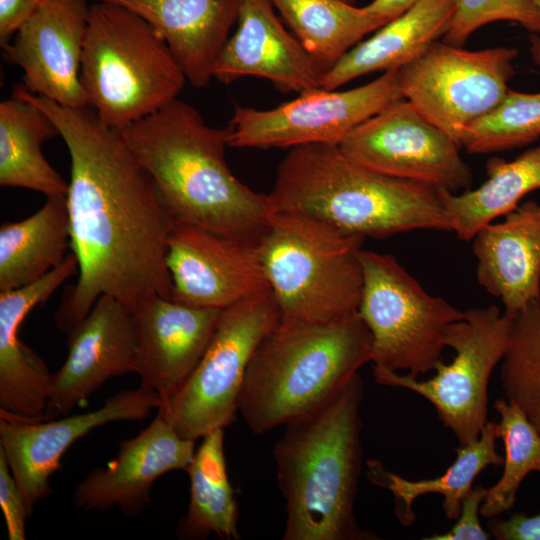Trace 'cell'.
Listing matches in <instances>:
<instances>
[{"label":"cell","instance_id":"cell-15","mask_svg":"<svg viewBox=\"0 0 540 540\" xmlns=\"http://www.w3.org/2000/svg\"><path fill=\"white\" fill-rule=\"evenodd\" d=\"M160 396L143 386L107 398L96 410L57 420L28 421L0 416V450L7 459L30 514L53 490L50 477L68 448L91 430L117 421H140L161 406Z\"/></svg>","mask_w":540,"mask_h":540},{"label":"cell","instance_id":"cell-6","mask_svg":"<svg viewBox=\"0 0 540 540\" xmlns=\"http://www.w3.org/2000/svg\"><path fill=\"white\" fill-rule=\"evenodd\" d=\"M187 81L166 42L141 16L122 6H90L80 82L90 106L122 130L178 98Z\"/></svg>","mask_w":540,"mask_h":540},{"label":"cell","instance_id":"cell-10","mask_svg":"<svg viewBox=\"0 0 540 540\" xmlns=\"http://www.w3.org/2000/svg\"><path fill=\"white\" fill-rule=\"evenodd\" d=\"M512 324L513 316L495 305L468 309L446 329L445 345L455 351L452 362H439L432 378L419 381L409 374L373 366L374 379L424 397L459 445H467L478 440L488 422L489 379L507 351Z\"/></svg>","mask_w":540,"mask_h":540},{"label":"cell","instance_id":"cell-17","mask_svg":"<svg viewBox=\"0 0 540 540\" xmlns=\"http://www.w3.org/2000/svg\"><path fill=\"white\" fill-rule=\"evenodd\" d=\"M67 334V357L51 376L45 420L67 415L109 379L136 372L132 311L115 297L102 295Z\"/></svg>","mask_w":540,"mask_h":540},{"label":"cell","instance_id":"cell-3","mask_svg":"<svg viewBox=\"0 0 540 540\" xmlns=\"http://www.w3.org/2000/svg\"><path fill=\"white\" fill-rule=\"evenodd\" d=\"M360 375L313 411L287 423L275 443L285 500L284 540H375L361 529L354 501L361 472Z\"/></svg>","mask_w":540,"mask_h":540},{"label":"cell","instance_id":"cell-41","mask_svg":"<svg viewBox=\"0 0 540 540\" xmlns=\"http://www.w3.org/2000/svg\"><path fill=\"white\" fill-rule=\"evenodd\" d=\"M343 1H345L347 3H350V4H354L356 0H343Z\"/></svg>","mask_w":540,"mask_h":540},{"label":"cell","instance_id":"cell-7","mask_svg":"<svg viewBox=\"0 0 540 540\" xmlns=\"http://www.w3.org/2000/svg\"><path fill=\"white\" fill-rule=\"evenodd\" d=\"M363 242L310 216L274 211L258 246L281 318L329 322L357 313Z\"/></svg>","mask_w":540,"mask_h":540},{"label":"cell","instance_id":"cell-30","mask_svg":"<svg viewBox=\"0 0 540 540\" xmlns=\"http://www.w3.org/2000/svg\"><path fill=\"white\" fill-rule=\"evenodd\" d=\"M292 34L327 72L367 34L387 22L343 0H272Z\"/></svg>","mask_w":540,"mask_h":540},{"label":"cell","instance_id":"cell-1","mask_svg":"<svg viewBox=\"0 0 540 540\" xmlns=\"http://www.w3.org/2000/svg\"><path fill=\"white\" fill-rule=\"evenodd\" d=\"M13 94L50 117L71 158L66 201L79 273L55 313L58 329L70 331L102 295L131 311L152 295L171 298L167 252L174 217L121 132L90 106L65 107L23 85Z\"/></svg>","mask_w":540,"mask_h":540},{"label":"cell","instance_id":"cell-32","mask_svg":"<svg viewBox=\"0 0 540 540\" xmlns=\"http://www.w3.org/2000/svg\"><path fill=\"white\" fill-rule=\"evenodd\" d=\"M501 386L505 398L519 406L540 432V301L513 316Z\"/></svg>","mask_w":540,"mask_h":540},{"label":"cell","instance_id":"cell-34","mask_svg":"<svg viewBox=\"0 0 540 540\" xmlns=\"http://www.w3.org/2000/svg\"><path fill=\"white\" fill-rule=\"evenodd\" d=\"M451 25L443 41L463 47L470 36L486 24L512 21L530 32L540 33V11L532 0H454Z\"/></svg>","mask_w":540,"mask_h":540},{"label":"cell","instance_id":"cell-36","mask_svg":"<svg viewBox=\"0 0 540 540\" xmlns=\"http://www.w3.org/2000/svg\"><path fill=\"white\" fill-rule=\"evenodd\" d=\"M488 488L473 487L461 502V511L455 525L444 534H434L425 540H488L491 533L485 531L479 522L480 508Z\"/></svg>","mask_w":540,"mask_h":540},{"label":"cell","instance_id":"cell-16","mask_svg":"<svg viewBox=\"0 0 540 540\" xmlns=\"http://www.w3.org/2000/svg\"><path fill=\"white\" fill-rule=\"evenodd\" d=\"M89 13L87 0H44L2 46L5 59L23 69L27 91L65 107L88 106L80 71Z\"/></svg>","mask_w":540,"mask_h":540},{"label":"cell","instance_id":"cell-21","mask_svg":"<svg viewBox=\"0 0 540 540\" xmlns=\"http://www.w3.org/2000/svg\"><path fill=\"white\" fill-rule=\"evenodd\" d=\"M78 273V260L70 253L38 281L0 291V416L45 420L52 374L44 360L22 342L20 327L35 306Z\"/></svg>","mask_w":540,"mask_h":540},{"label":"cell","instance_id":"cell-14","mask_svg":"<svg viewBox=\"0 0 540 540\" xmlns=\"http://www.w3.org/2000/svg\"><path fill=\"white\" fill-rule=\"evenodd\" d=\"M258 245L174 219L167 252L171 299L225 309L271 290Z\"/></svg>","mask_w":540,"mask_h":540},{"label":"cell","instance_id":"cell-12","mask_svg":"<svg viewBox=\"0 0 540 540\" xmlns=\"http://www.w3.org/2000/svg\"><path fill=\"white\" fill-rule=\"evenodd\" d=\"M403 99L398 70H392L349 90L306 91L271 109L237 105L228 124L229 146L269 149L339 145L358 125Z\"/></svg>","mask_w":540,"mask_h":540},{"label":"cell","instance_id":"cell-38","mask_svg":"<svg viewBox=\"0 0 540 540\" xmlns=\"http://www.w3.org/2000/svg\"><path fill=\"white\" fill-rule=\"evenodd\" d=\"M44 0H0V43H9Z\"/></svg>","mask_w":540,"mask_h":540},{"label":"cell","instance_id":"cell-23","mask_svg":"<svg viewBox=\"0 0 540 540\" xmlns=\"http://www.w3.org/2000/svg\"><path fill=\"white\" fill-rule=\"evenodd\" d=\"M145 19L168 45L194 88L214 78L216 62L237 22L239 0H94Z\"/></svg>","mask_w":540,"mask_h":540},{"label":"cell","instance_id":"cell-22","mask_svg":"<svg viewBox=\"0 0 540 540\" xmlns=\"http://www.w3.org/2000/svg\"><path fill=\"white\" fill-rule=\"evenodd\" d=\"M476 278L515 316L540 301V204L520 203L501 222H490L473 237Z\"/></svg>","mask_w":540,"mask_h":540},{"label":"cell","instance_id":"cell-28","mask_svg":"<svg viewBox=\"0 0 540 540\" xmlns=\"http://www.w3.org/2000/svg\"><path fill=\"white\" fill-rule=\"evenodd\" d=\"M499 438L498 423L488 421L478 440L455 448L456 460L440 477L419 481L406 480L398 474L387 471L374 459L367 461L368 478L379 486L389 489L395 499V513L404 526H410L416 520L412 510L413 502L428 493L443 495V511L448 520H457L463 498L473 488L472 484L488 466H501L504 457L496 451Z\"/></svg>","mask_w":540,"mask_h":540},{"label":"cell","instance_id":"cell-13","mask_svg":"<svg viewBox=\"0 0 540 540\" xmlns=\"http://www.w3.org/2000/svg\"><path fill=\"white\" fill-rule=\"evenodd\" d=\"M339 147L370 169L439 190L459 193L473 182L460 145L405 99L358 125Z\"/></svg>","mask_w":540,"mask_h":540},{"label":"cell","instance_id":"cell-33","mask_svg":"<svg viewBox=\"0 0 540 540\" xmlns=\"http://www.w3.org/2000/svg\"><path fill=\"white\" fill-rule=\"evenodd\" d=\"M540 138V92L509 89L490 112L463 132L460 147L469 154H488L522 147Z\"/></svg>","mask_w":540,"mask_h":540},{"label":"cell","instance_id":"cell-11","mask_svg":"<svg viewBox=\"0 0 540 540\" xmlns=\"http://www.w3.org/2000/svg\"><path fill=\"white\" fill-rule=\"evenodd\" d=\"M518 54L510 47L469 51L436 41L398 69L404 99L460 145L465 129L509 91Z\"/></svg>","mask_w":540,"mask_h":540},{"label":"cell","instance_id":"cell-35","mask_svg":"<svg viewBox=\"0 0 540 540\" xmlns=\"http://www.w3.org/2000/svg\"><path fill=\"white\" fill-rule=\"evenodd\" d=\"M0 506L9 540H25L26 521L31 514L2 450H0Z\"/></svg>","mask_w":540,"mask_h":540},{"label":"cell","instance_id":"cell-8","mask_svg":"<svg viewBox=\"0 0 540 540\" xmlns=\"http://www.w3.org/2000/svg\"><path fill=\"white\" fill-rule=\"evenodd\" d=\"M358 313L372 335L373 366L418 378L443 361L447 327L464 311L430 295L392 254L361 250Z\"/></svg>","mask_w":540,"mask_h":540},{"label":"cell","instance_id":"cell-26","mask_svg":"<svg viewBox=\"0 0 540 540\" xmlns=\"http://www.w3.org/2000/svg\"><path fill=\"white\" fill-rule=\"evenodd\" d=\"M59 135L50 117L12 95L0 103V185L66 196L68 183L45 159L42 144Z\"/></svg>","mask_w":540,"mask_h":540},{"label":"cell","instance_id":"cell-4","mask_svg":"<svg viewBox=\"0 0 540 540\" xmlns=\"http://www.w3.org/2000/svg\"><path fill=\"white\" fill-rule=\"evenodd\" d=\"M269 197L275 211L310 216L364 239L451 232L439 189L370 169L334 144L292 147Z\"/></svg>","mask_w":540,"mask_h":540},{"label":"cell","instance_id":"cell-27","mask_svg":"<svg viewBox=\"0 0 540 540\" xmlns=\"http://www.w3.org/2000/svg\"><path fill=\"white\" fill-rule=\"evenodd\" d=\"M486 180L459 193L440 190L451 232L471 241L484 225L513 211L528 193L540 189V146L514 160L492 157L486 162Z\"/></svg>","mask_w":540,"mask_h":540},{"label":"cell","instance_id":"cell-25","mask_svg":"<svg viewBox=\"0 0 540 540\" xmlns=\"http://www.w3.org/2000/svg\"><path fill=\"white\" fill-rule=\"evenodd\" d=\"M71 248L66 196L47 197L30 217L0 227V291L34 283L58 267Z\"/></svg>","mask_w":540,"mask_h":540},{"label":"cell","instance_id":"cell-2","mask_svg":"<svg viewBox=\"0 0 540 540\" xmlns=\"http://www.w3.org/2000/svg\"><path fill=\"white\" fill-rule=\"evenodd\" d=\"M119 131L174 219L259 244L275 210L230 170L228 125H207L177 98Z\"/></svg>","mask_w":540,"mask_h":540},{"label":"cell","instance_id":"cell-31","mask_svg":"<svg viewBox=\"0 0 540 540\" xmlns=\"http://www.w3.org/2000/svg\"><path fill=\"white\" fill-rule=\"evenodd\" d=\"M493 407L500 415L499 438L505 456L503 474L488 488L480 508L481 516L487 519L512 509L524 478L532 471L540 473V432L524 411L506 398L497 399Z\"/></svg>","mask_w":540,"mask_h":540},{"label":"cell","instance_id":"cell-29","mask_svg":"<svg viewBox=\"0 0 540 540\" xmlns=\"http://www.w3.org/2000/svg\"><path fill=\"white\" fill-rule=\"evenodd\" d=\"M186 472L190 480V500L177 526L178 538L200 540L214 533L228 540L240 539L238 504L224 454V429L202 437Z\"/></svg>","mask_w":540,"mask_h":540},{"label":"cell","instance_id":"cell-39","mask_svg":"<svg viewBox=\"0 0 540 540\" xmlns=\"http://www.w3.org/2000/svg\"><path fill=\"white\" fill-rule=\"evenodd\" d=\"M417 0H373L364 6L366 11L386 22H389L403 14Z\"/></svg>","mask_w":540,"mask_h":540},{"label":"cell","instance_id":"cell-40","mask_svg":"<svg viewBox=\"0 0 540 540\" xmlns=\"http://www.w3.org/2000/svg\"><path fill=\"white\" fill-rule=\"evenodd\" d=\"M532 2L537 6L540 11V0H532ZM530 53L534 63L540 66V38L532 37L531 38V47Z\"/></svg>","mask_w":540,"mask_h":540},{"label":"cell","instance_id":"cell-20","mask_svg":"<svg viewBox=\"0 0 540 540\" xmlns=\"http://www.w3.org/2000/svg\"><path fill=\"white\" fill-rule=\"evenodd\" d=\"M323 70L275 13L272 0H239L237 29L227 40L214 78L231 84L243 77L270 81L281 93L321 88Z\"/></svg>","mask_w":540,"mask_h":540},{"label":"cell","instance_id":"cell-18","mask_svg":"<svg viewBox=\"0 0 540 540\" xmlns=\"http://www.w3.org/2000/svg\"><path fill=\"white\" fill-rule=\"evenodd\" d=\"M222 309L152 295L132 310L136 374L161 405L187 381L207 350ZM159 409V408H158Z\"/></svg>","mask_w":540,"mask_h":540},{"label":"cell","instance_id":"cell-19","mask_svg":"<svg viewBox=\"0 0 540 540\" xmlns=\"http://www.w3.org/2000/svg\"><path fill=\"white\" fill-rule=\"evenodd\" d=\"M195 441L182 438L159 413L137 436L123 440L115 458L98 467L76 486L74 504L84 511L117 507L124 514H140L162 475L189 467Z\"/></svg>","mask_w":540,"mask_h":540},{"label":"cell","instance_id":"cell-37","mask_svg":"<svg viewBox=\"0 0 540 540\" xmlns=\"http://www.w3.org/2000/svg\"><path fill=\"white\" fill-rule=\"evenodd\" d=\"M487 527L497 540H540V513L535 516L517 513L507 519L493 517Z\"/></svg>","mask_w":540,"mask_h":540},{"label":"cell","instance_id":"cell-24","mask_svg":"<svg viewBox=\"0 0 540 540\" xmlns=\"http://www.w3.org/2000/svg\"><path fill=\"white\" fill-rule=\"evenodd\" d=\"M454 10V0H417L345 53L324 73L321 88L335 90L366 74L400 69L444 37Z\"/></svg>","mask_w":540,"mask_h":540},{"label":"cell","instance_id":"cell-9","mask_svg":"<svg viewBox=\"0 0 540 540\" xmlns=\"http://www.w3.org/2000/svg\"><path fill=\"white\" fill-rule=\"evenodd\" d=\"M280 320L281 311L271 290L222 309L195 370L158 409L182 438L196 441L232 425L249 362Z\"/></svg>","mask_w":540,"mask_h":540},{"label":"cell","instance_id":"cell-5","mask_svg":"<svg viewBox=\"0 0 540 540\" xmlns=\"http://www.w3.org/2000/svg\"><path fill=\"white\" fill-rule=\"evenodd\" d=\"M371 352L358 312L329 322L281 318L249 362L238 412L254 434L286 425L337 394Z\"/></svg>","mask_w":540,"mask_h":540}]
</instances>
